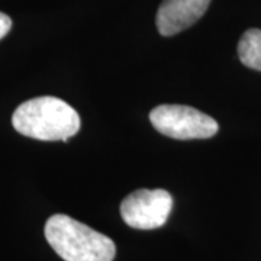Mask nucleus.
Returning a JSON list of instances; mask_svg holds the SVG:
<instances>
[{"label": "nucleus", "instance_id": "f257e3e1", "mask_svg": "<svg viewBox=\"0 0 261 261\" xmlns=\"http://www.w3.org/2000/svg\"><path fill=\"white\" fill-rule=\"evenodd\" d=\"M19 134L39 141H68L82 122L74 109L54 96H41L23 102L12 116Z\"/></svg>", "mask_w": 261, "mask_h": 261}, {"label": "nucleus", "instance_id": "f03ea898", "mask_svg": "<svg viewBox=\"0 0 261 261\" xmlns=\"http://www.w3.org/2000/svg\"><path fill=\"white\" fill-rule=\"evenodd\" d=\"M44 232L48 244L64 261H113L116 255V245L109 237L68 215H53Z\"/></svg>", "mask_w": 261, "mask_h": 261}, {"label": "nucleus", "instance_id": "7ed1b4c3", "mask_svg": "<svg viewBox=\"0 0 261 261\" xmlns=\"http://www.w3.org/2000/svg\"><path fill=\"white\" fill-rule=\"evenodd\" d=\"M149 121L160 134L174 140H205L219 130L212 116L185 105H160L151 111Z\"/></svg>", "mask_w": 261, "mask_h": 261}, {"label": "nucleus", "instance_id": "20e7f679", "mask_svg": "<svg viewBox=\"0 0 261 261\" xmlns=\"http://www.w3.org/2000/svg\"><path fill=\"white\" fill-rule=\"evenodd\" d=\"M173 197L164 189H140L121 203L123 222L135 229H155L167 222Z\"/></svg>", "mask_w": 261, "mask_h": 261}, {"label": "nucleus", "instance_id": "39448f33", "mask_svg": "<svg viewBox=\"0 0 261 261\" xmlns=\"http://www.w3.org/2000/svg\"><path fill=\"white\" fill-rule=\"evenodd\" d=\"M212 0H164L157 12V29L163 37H173L190 28L205 15Z\"/></svg>", "mask_w": 261, "mask_h": 261}, {"label": "nucleus", "instance_id": "423d86ee", "mask_svg": "<svg viewBox=\"0 0 261 261\" xmlns=\"http://www.w3.org/2000/svg\"><path fill=\"white\" fill-rule=\"evenodd\" d=\"M238 57L245 67L261 71V29L252 28L244 32L238 42Z\"/></svg>", "mask_w": 261, "mask_h": 261}, {"label": "nucleus", "instance_id": "0eeeda50", "mask_svg": "<svg viewBox=\"0 0 261 261\" xmlns=\"http://www.w3.org/2000/svg\"><path fill=\"white\" fill-rule=\"evenodd\" d=\"M10 28H12V19L6 13L0 12V39L9 34Z\"/></svg>", "mask_w": 261, "mask_h": 261}]
</instances>
